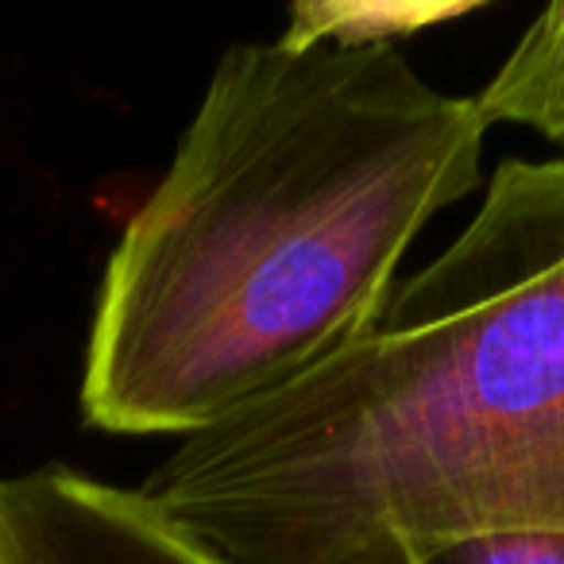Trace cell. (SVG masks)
Returning <instances> with one entry per match:
<instances>
[{"label":"cell","instance_id":"1","mask_svg":"<svg viewBox=\"0 0 564 564\" xmlns=\"http://www.w3.org/2000/svg\"><path fill=\"white\" fill-rule=\"evenodd\" d=\"M484 135L391 43L228 47L105 263L86 425L189 441L333 360L417 232L476 194Z\"/></svg>","mask_w":564,"mask_h":564},{"label":"cell","instance_id":"2","mask_svg":"<svg viewBox=\"0 0 564 564\" xmlns=\"http://www.w3.org/2000/svg\"><path fill=\"white\" fill-rule=\"evenodd\" d=\"M140 495L228 564H422L564 533V159L476 217L333 360L178 441Z\"/></svg>","mask_w":564,"mask_h":564},{"label":"cell","instance_id":"3","mask_svg":"<svg viewBox=\"0 0 564 564\" xmlns=\"http://www.w3.org/2000/svg\"><path fill=\"white\" fill-rule=\"evenodd\" d=\"M0 564H228L135 491L66 464L0 476Z\"/></svg>","mask_w":564,"mask_h":564},{"label":"cell","instance_id":"4","mask_svg":"<svg viewBox=\"0 0 564 564\" xmlns=\"http://www.w3.org/2000/svg\"><path fill=\"white\" fill-rule=\"evenodd\" d=\"M471 101L484 124H522L564 143V0L525 28L499 74Z\"/></svg>","mask_w":564,"mask_h":564},{"label":"cell","instance_id":"5","mask_svg":"<svg viewBox=\"0 0 564 564\" xmlns=\"http://www.w3.org/2000/svg\"><path fill=\"white\" fill-rule=\"evenodd\" d=\"M422 564H564V533L553 530H510L479 533L453 545L433 549Z\"/></svg>","mask_w":564,"mask_h":564}]
</instances>
